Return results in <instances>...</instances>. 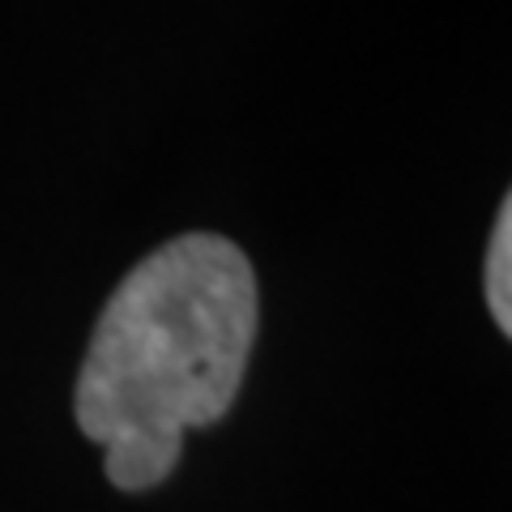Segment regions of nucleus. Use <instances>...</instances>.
Returning a JSON list of instances; mask_svg holds the SVG:
<instances>
[{
  "mask_svg": "<svg viewBox=\"0 0 512 512\" xmlns=\"http://www.w3.org/2000/svg\"><path fill=\"white\" fill-rule=\"evenodd\" d=\"M256 342V278L231 239L192 231L150 252L94 325L77 427L94 444L175 440L231 410Z\"/></svg>",
  "mask_w": 512,
  "mask_h": 512,
  "instance_id": "f257e3e1",
  "label": "nucleus"
},
{
  "mask_svg": "<svg viewBox=\"0 0 512 512\" xmlns=\"http://www.w3.org/2000/svg\"><path fill=\"white\" fill-rule=\"evenodd\" d=\"M487 303L504 333H512V201L500 205L495 235L487 248Z\"/></svg>",
  "mask_w": 512,
  "mask_h": 512,
  "instance_id": "f03ea898",
  "label": "nucleus"
}]
</instances>
